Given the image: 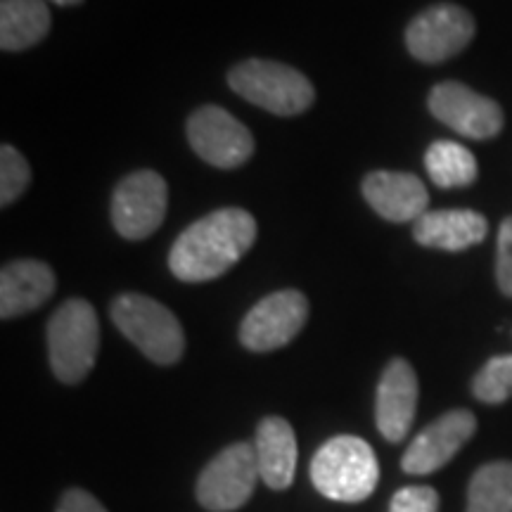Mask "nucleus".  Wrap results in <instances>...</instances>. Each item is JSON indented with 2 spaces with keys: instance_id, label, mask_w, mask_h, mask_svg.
Here are the masks:
<instances>
[{
  "instance_id": "obj_1",
  "label": "nucleus",
  "mask_w": 512,
  "mask_h": 512,
  "mask_svg": "<svg viewBox=\"0 0 512 512\" xmlns=\"http://www.w3.org/2000/svg\"><path fill=\"white\" fill-rule=\"evenodd\" d=\"M256 240V221L245 209L211 211L181 233L169 252V268L183 283H209L230 271Z\"/></svg>"
},
{
  "instance_id": "obj_2",
  "label": "nucleus",
  "mask_w": 512,
  "mask_h": 512,
  "mask_svg": "<svg viewBox=\"0 0 512 512\" xmlns=\"http://www.w3.org/2000/svg\"><path fill=\"white\" fill-rule=\"evenodd\" d=\"M380 465L368 441L342 434L325 441L311 460V482L325 498L361 503L373 494Z\"/></svg>"
},
{
  "instance_id": "obj_3",
  "label": "nucleus",
  "mask_w": 512,
  "mask_h": 512,
  "mask_svg": "<svg viewBox=\"0 0 512 512\" xmlns=\"http://www.w3.org/2000/svg\"><path fill=\"white\" fill-rule=\"evenodd\" d=\"M100 349L98 313L86 299H69L48 323L50 366L60 382L76 384L91 373Z\"/></svg>"
},
{
  "instance_id": "obj_4",
  "label": "nucleus",
  "mask_w": 512,
  "mask_h": 512,
  "mask_svg": "<svg viewBox=\"0 0 512 512\" xmlns=\"http://www.w3.org/2000/svg\"><path fill=\"white\" fill-rule=\"evenodd\" d=\"M112 320L121 335L133 342L150 361L171 366L181 361L185 335L178 318L145 294H121L112 304Z\"/></svg>"
},
{
  "instance_id": "obj_5",
  "label": "nucleus",
  "mask_w": 512,
  "mask_h": 512,
  "mask_svg": "<svg viewBox=\"0 0 512 512\" xmlns=\"http://www.w3.org/2000/svg\"><path fill=\"white\" fill-rule=\"evenodd\" d=\"M228 83L247 102L264 107L278 117L302 114L316 100V91L302 72L271 60H247L238 64L230 69Z\"/></svg>"
},
{
  "instance_id": "obj_6",
  "label": "nucleus",
  "mask_w": 512,
  "mask_h": 512,
  "mask_svg": "<svg viewBox=\"0 0 512 512\" xmlns=\"http://www.w3.org/2000/svg\"><path fill=\"white\" fill-rule=\"evenodd\" d=\"M259 465L254 444L238 441L209 460L197 479V501L211 512H233L254 494Z\"/></svg>"
},
{
  "instance_id": "obj_7",
  "label": "nucleus",
  "mask_w": 512,
  "mask_h": 512,
  "mask_svg": "<svg viewBox=\"0 0 512 512\" xmlns=\"http://www.w3.org/2000/svg\"><path fill=\"white\" fill-rule=\"evenodd\" d=\"M169 190L157 171H136L112 195V223L126 240H145L162 226Z\"/></svg>"
},
{
  "instance_id": "obj_8",
  "label": "nucleus",
  "mask_w": 512,
  "mask_h": 512,
  "mask_svg": "<svg viewBox=\"0 0 512 512\" xmlns=\"http://www.w3.org/2000/svg\"><path fill=\"white\" fill-rule=\"evenodd\" d=\"M306 318H309V302L302 292L280 290L268 294L242 320V347L259 354L285 347L302 332Z\"/></svg>"
},
{
  "instance_id": "obj_9",
  "label": "nucleus",
  "mask_w": 512,
  "mask_h": 512,
  "mask_svg": "<svg viewBox=\"0 0 512 512\" xmlns=\"http://www.w3.org/2000/svg\"><path fill=\"white\" fill-rule=\"evenodd\" d=\"M475 36V19L460 5L441 3L422 10L408 24L406 46L415 60L437 64L458 55Z\"/></svg>"
},
{
  "instance_id": "obj_10",
  "label": "nucleus",
  "mask_w": 512,
  "mask_h": 512,
  "mask_svg": "<svg viewBox=\"0 0 512 512\" xmlns=\"http://www.w3.org/2000/svg\"><path fill=\"white\" fill-rule=\"evenodd\" d=\"M185 131L192 150L219 169H238L254 155L252 133L223 107L207 105L192 112Z\"/></svg>"
},
{
  "instance_id": "obj_11",
  "label": "nucleus",
  "mask_w": 512,
  "mask_h": 512,
  "mask_svg": "<svg viewBox=\"0 0 512 512\" xmlns=\"http://www.w3.org/2000/svg\"><path fill=\"white\" fill-rule=\"evenodd\" d=\"M430 112L441 124L472 140L498 136L505 121L496 100L479 95L458 81H446L432 88Z\"/></svg>"
},
{
  "instance_id": "obj_12",
  "label": "nucleus",
  "mask_w": 512,
  "mask_h": 512,
  "mask_svg": "<svg viewBox=\"0 0 512 512\" xmlns=\"http://www.w3.org/2000/svg\"><path fill=\"white\" fill-rule=\"evenodd\" d=\"M477 430V418L470 411L456 408L427 425L411 441L401 458L403 472L408 475H432L463 448Z\"/></svg>"
},
{
  "instance_id": "obj_13",
  "label": "nucleus",
  "mask_w": 512,
  "mask_h": 512,
  "mask_svg": "<svg viewBox=\"0 0 512 512\" xmlns=\"http://www.w3.org/2000/svg\"><path fill=\"white\" fill-rule=\"evenodd\" d=\"M418 408V375L403 358H394L380 377L375 399L377 430L387 441L399 444L411 430Z\"/></svg>"
},
{
  "instance_id": "obj_14",
  "label": "nucleus",
  "mask_w": 512,
  "mask_h": 512,
  "mask_svg": "<svg viewBox=\"0 0 512 512\" xmlns=\"http://www.w3.org/2000/svg\"><path fill=\"white\" fill-rule=\"evenodd\" d=\"M363 197L382 219L392 223L418 221L427 214L425 183L418 176L403 174V171H373L363 178Z\"/></svg>"
},
{
  "instance_id": "obj_15",
  "label": "nucleus",
  "mask_w": 512,
  "mask_h": 512,
  "mask_svg": "<svg viewBox=\"0 0 512 512\" xmlns=\"http://www.w3.org/2000/svg\"><path fill=\"white\" fill-rule=\"evenodd\" d=\"M55 273L38 259H19L0 271V318L10 320L38 309L53 297Z\"/></svg>"
},
{
  "instance_id": "obj_16",
  "label": "nucleus",
  "mask_w": 512,
  "mask_h": 512,
  "mask_svg": "<svg viewBox=\"0 0 512 512\" xmlns=\"http://www.w3.org/2000/svg\"><path fill=\"white\" fill-rule=\"evenodd\" d=\"M256 465L268 489L285 491L297 472V437L285 418L271 415L261 420L254 439Z\"/></svg>"
},
{
  "instance_id": "obj_17",
  "label": "nucleus",
  "mask_w": 512,
  "mask_h": 512,
  "mask_svg": "<svg viewBox=\"0 0 512 512\" xmlns=\"http://www.w3.org/2000/svg\"><path fill=\"white\" fill-rule=\"evenodd\" d=\"M486 233L489 223L482 214L470 209L427 211L413 223V235L422 247L446 249V252L475 247L486 238Z\"/></svg>"
},
{
  "instance_id": "obj_18",
  "label": "nucleus",
  "mask_w": 512,
  "mask_h": 512,
  "mask_svg": "<svg viewBox=\"0 0 512 512\" xmlns=\"http://www.w3.org/2000/svg\"><path fill=\"white\" fill-rule=\"evenodd\" d=\"M50 31L46 0H0V48L19 53L41 43Z\"/></svg>"
},
{
  "instance_id": "obj_19",
  "label": "nucleus",
  "mask_w": 512,
  "mask_h": 512,
  "mask_svg": "<svg viewBox=\"0 0 512 512\" xmlns=\"http://www.w3.org/2000/svg\"><path fill=\"white\" fill-rule=\"evenodd\" d=\"M467 512H512V463L479 467L467 489Z\"/></svg>"
},
{
  "instance_id": "obj_20",
  "label": "nucleus",
  "mask_w": 512,
  "mask_h": 512,
  "mask_svg": "<svg viewBox=\"0 0 512 512\" xmlns=\"http://www.w3.org/2000/svg\"><path fill=\"white\" fill-rule=\"evenodd\" d=\"M427 174L439 188H465L475 183L477 159L465 145L453 140H437L425 155Z\"/></svg>"
},
{
  "instance_id": "obj_21",
  "label": "nucleus",
  "mask_w": 512,
  "mask_h": 512,
  "mask_svg": "<svg viewBox=\"0 0 512 512\" xmlns=\"http://www.w3.org/2000/svg\"><path fill=\"white\" fill-rule=\"evenodd\" d=\"M472 394L484 403H503L512 396V354L491 358L472 382Z\"/></svg>"
},
{
  "instance_id": "obj_22",
  "label": "nucleus",
  "mask_w": 512,
  "mask_h": 512,
  "mask_svg": "<svg viewBox=\"0 0 512 512\" xmlns=\"http://www.w3.org/2000/svg\"><path fill=\"white\" fill-rule=\"evenodd\" d=\"M31 169L22 152L12 145L0 147V204L10 207L29 188Z\"/></svg>"
},
{
  "instance_id": "obj_23",
  "label": "nucleus",
  "mask_w": 512,
  "mask_h": 512,
  "mask_svg": "<svg viewBox=\"0 0 512 512\" xmlns=\"http://www.w3.org/2000/svg\"><path fill=\"white\" fill-rule=\"evenodd\" d=\"M439 494L432 486H403L389 503V512H437Z\"/></svg>"
},
{
  "instance_id": "obj_24",
  "label": "nucleus",
  "mask_w": 512,
  "mask_h": 512,
  "mask_svg": "<svg viewBox=\"0 0 512 512\" xmlns=\"http://www.w3.org/2000/svg\"><path fill=\"white\" fill-rule=\"evenodd\" d=\"M496 278L503 294L512 297V216L505 219L498 228V259Z\"/></svg>"
},
{
  "instance_id": "obj_25",
  "label": "nucleus",
  "mask_w": 512,
  "mask_h": 512,
  "mask_svg": "<svg viewBox=\"0 0 512 512\" xmlns=\"http://www.w3.org/2000/svg\"><path fill=\"white\" fill-rule=\"evenodd\" d=\"M57 512H107L98 498L83 489H69L57 503Z\"/></svg>"
},
{
  "instance_id": "obj_26",
  "label": "nucleus",
  "mask_w": 512,
  "mask_h": 512,
  "mask_svg": "<svg viewBox=\"0 0 512 512\" xmlns=\"http://www.w3.org/2000/svg\"><path fill=\"white\" fill-rule=\"evenodd\" d=\"M50 3L62 5V8H72V5H81L83 0H50Z\"/></svg>"
}]
</instances>
